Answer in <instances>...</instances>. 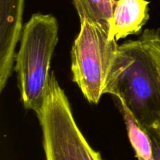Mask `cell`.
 Instances as JSON below:
<instances>
[{
    "mask_svg": "<svg viewBox=\"0 0 160 160\" xmlns=\"http://www.w3.org/2000/svg\"><path fill=\"white\" fill-rule=\"evenodd\" d=\"M107 94L124 103L144 129L156 128L160 117V74L142 37L119 45Z\"/></svg>",
    "mask_w": 160,
    "mask_h": 160,
    "instance_id": "cell-1",
    "label": "cell"
},
{
    "mask_svg": "<svg viewBox=\"0 0 160 160\" xmlns=\"http://www.w3.org/2000/svg\"><path fill=\"white\" fill-rule=\"evenodd\" d=\"M59 24L52 14L34 13L24 24L14 70L23 107L38 112L45 102Z\"/></svg>",
    "mask_w": 160,
    "mask_h": 160,
    "instance_id": "cell-2",
    "label": "cell"
},
{
    "mask_svg": "<svg viewBox=\"0 0 160 160\" xmlns=\"http://www.w3.org/2000/svg\"><path fill=\"white\" fill-rule=\"evenodd\" d=\"M80 31L71 48L73 82L90 103L98 104L107 88L119 53L109 31L88 19L80 20Z\"/></svg>",
    "mask_w": 160,
    "mask_h": 160,
    "instance_id": "cell-3",
    "label": "cell"
},
{
    "mask_svg": "<svg viewBox=\"0 0 160 160\" xmlns=\"http://www.w3.org/2000/svg\"><path fill=\"white\" fill-rule=\"evenodd\" d=\"M36 114L45 160H102L78 128L68 98L53 72L43 106Z\"/></svg>",
    "mask_w": 160,
    "mask_h": 160,
    "instance_id": "cell-4",
    "label": "cell"
},
{
    "mask_svg": "<svg viewBox=\"0 0 160 160\" xmlns=\"http://www.w3.org/2000/svg\"><path fill=\"white\" fill-rule=\"evenodd\" d=\"M25 0H0V91L6 87L15 61V48L21 38Z\"/></svg>",
    "mask_w": 160,
    "mask_h": 160,
    "instance_id": "cell-5",
    "label": "cell"
},
{
    "mask_svg": "<svg viewBox=\"0 0 160 160\" xmlns=\"http://www.w3.org/2000/svg\"><path fill=\"white\" fill-rule=\"evenodd\" d=\"M149 2L147 0H117L111 19L109 38H125L138 34L149 19Z\"/></svg>",
    "mask_w": 160,
    "mask_h": 160,
    "instance_id": "cell-6",
    "label": "cell"
},
{
    "mask_svg": "<svg viewBox=\"0 0 160 160\" xmlns=\"http://www.w3.org/2000/svg\"><path fill=\"white\" fill-rule=\"evenodd\" d=\"M117 102L123 115L130 143L138 160H155L152 142L149 134L139 124L126 105L120 101Z\"/></svg>",
    "mask_w": 160,
    "mask_h": 160,
    "instance_id": "cell-7",
    "label": "cell"
},
{
    "mask_svg": "<svg viewBox=\"0 0 160 160\" xmlns=\"http://www.w3.org/2000/svg\"><path fill=\"white\" fill-rule=\"evenodd\" d=\"M80 20H92L109 31L116 0H73Z\"/></svg>",
    "mask_w": 160,
    "mask_h": 160,
    "instance_id": "cell-8",
    "label": "cell"
},
{
    "mask_svg": "<svg viewBox=\"0 0 160 160\" xmlns=\"http://www.w3.org/2000/svg\"><path fill=\"white\" fill-rule=\"evenodd\" d=\"M142 38L145 41L157 65L160 74V34L154 30H145L142 36ZM156 129L160 134V117L158 121Z\"/></svg>",
    "mask_w": 160,
    "mask_h": 160,
    "instance_id": "cell-9",
    "label": "cell"
},
{
    "mask_svg": "<svg viewBox=\"0 0 160 160\" xmlns=\"http://www.w3.org/2000/svg\"><path fill=\"white\" fill-rule=\"evenodd\" d=\"M152 142L153 156L155 160H160V134L156 128L147 130Z\"/></svg>",
    "mask_w": 160,
    "mask_h": 160,
    "instance_id": "cell-10",
    "label": "cell"
}]
</instances>
